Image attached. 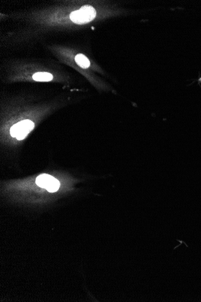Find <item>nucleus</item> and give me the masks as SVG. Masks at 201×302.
Here are the masks:
<instances>
[{"instance_id":"obj_4","label":"nucleus","mask_w":201,"mask_h":302,"mask_svg":"<svg viewBox=\"0 0 201 302\" xmlns=\"http://www.w3.org/2000/svg\"><path fill=\"white\" fill-rule=\"evenodd\" d=\"M33 78L38 81H49L53 80V76L49 73L41 72L35 73L33 76Z\"/></svg>"},{"instance_id":"obj_2","label":"nucleus","mask_w":201,"mask_h":302,"mask_svg":"<svg viewBox=\"0 0 201 302\" xmlns=\"http://www.w3.org/2000/svg\"><path fill=\"white\" fill-rule=\"evenodd\" d=\"M35 128V124L32 121L25 120L20 121L10 129L11 136L18 140H22Z\"/></svg>"},{"instance_id":"obj_1","label":"nucleus","mask_w":201,"mask_h":302,"mask_svg":"<svg viewBox=\"0 0 201 302\" xmlns=\"http://www.w3.org/2000/svg\"><path fill=\"white\" fill-rule=\"evenodd\" d=\"M97 12L94 8L90 5H85L80 9L73 11L70 14L71 21L78 24H83L92 21L95 18Z\"/></svg>"},{"instance_id":"obj_3","label":"nucleus","mask_w":201,"mask_h":302,"mask_svg":"<svg viewBox=\"0 0 201 302\" xmlns=\"http://www.w3.org/2000/svg\"><path fill=\"white\" fill-rule=\"evenodd\" d=\"M36 184L39 187L46 189L50 193H55L60 187V182L52 176L49 174H42L37 177Z\"/></svg>"},{"instance_id":"obj_5","label":"nucleus","mask_w":201,"mask_h":302,"mask_svg":"<svg viewBox=\"0 0 201 302\" xmlns=\"http://www.w3.org/2000/svg\"><path fill=\"white\" fill-rule=\"evenodd\" d=\"M76 63L83 69H87L90 66V61L88 59L83 55L79 54L75 56Z\"/></svg>"}]
</instances>
